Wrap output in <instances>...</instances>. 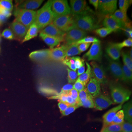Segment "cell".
<instances>
[{
    "instance_id": "6da1fadb",
    "label": "cell",
    "mask_w": 132,
    "mask_h": 132,
    "mask_svg": "<svg viewBox=\"0 0 132 132\" xmlns=\"http://www.w3.org/2000/svg\"><path fill=\"white\" fill-rule=\"evenodd\" d=\"M52 3V1H48L42 8L37 11L35 23L39 30L45 28L54 20V15L51 9Z\"/></svg>"
},
{
    "instance_id": "7a4b0ae2",
    "label": "cell",
    "mask_w": 132,
    "mask_h": 132,
    "mask_svg": "<svg viewBox=\"0 0 132 132\" xmlns=\"http://www.w3.org/2000/svg\"><path fill=\"white\" fill-rule=\"evenodd\" d=\"M109 89L113 102L116 104H123L130 99L131 92L114 82L109 84Z\"/></svg>"
},
{
    "instance_id": "3957f363",
    "label": "cell",
    "mask_w": 132,
    "mask_h": 132,
    "mask_svg": "<svg viewBox=\"0 0 132 132\" xmlns=\"http://www.w3.org/2000/svg\"><path fill=\"white\" fill-rule=\"evenodd\" d=\"M37 11L16 8L14 12L15 20L19 22L27 28L35 22Z\"/></svg>"
},
{
    "instance_id": "277c9868",
    "label": "cell",
    "mask_w": 132,
    "mask_h": 132,
    "mask_svg": "<svg viewBox=\"0 0 132 132\" xmlns=\"http://www.w3.org/2000/svg\"><path fill=\"white\" fill-rule=\"evenodd\" d=\"M74 20L77 28L86 32L96 30L99 28V26L95 24L93 16L85 14L75 16Z\"/></svg>"
},
{
    "instance_id": "5b68a950",
    "label": "cell",
    "mask_w": 132,
    "mask_h": 132,
    "mask_svg": "<svg viewBox=\"0 0 132 132\" xmlns=\"http://www.w3.org/2000/svg\"><path fill=\"white\" fill-rule=\"evenodd\" d=\"M52 23L61 31L65 33L71 29L77 28L74 18L69 14L56 17Z\"/></svg>"
},
{
    "instance_id": "8992f818",
    "label": "cell",
    "mask_w": 132,
    "mask_h": 132,
    "mask_svg": "<svg viewBox=\"0 0 132 132\" xmlns=\"http://www.w3.org/2000/svg\"><path fill=\"white\" fill-rule=\"evenodd\" d=\"M51 9L53 13L54 19L71 14V8L67 0L52 1Z\"/></svg>"
},
{
    "instance_id": "52a82bcc",
    "label": "cell",
    "mask_w": 132,
    "mask_h": 132,
    "mask_svg": "<svg viewBox=\"0 0 132 132\" xmlns=\"http://www.w3.org/2000/svg\"><path fill=\"white\" fill-rule=\"evenodd\" d=\"M87 33L78 28H74L66 33L64 40L66 45L75 44L83 38L86 37Z\"/></svg>"
},
{
    "instance_id": "ba28073f",
    "label": "cell",
    "mask_w": 132,
    "mask_h": 132,
    "mask_svg": "<svg viewBox=\"0 0 132 132\" xmlns=\"http://www.w3.org/2000/svg\"><path fill=\"white\" fill-rule=\"evenodd\" d=\"M102 54L101 43L100 41L99 42L93 43L90 49L83 57L86 58L88 61H100Z\"/></svg>"
},
{
    "instance_id": "9c48e42d",
    "label": "cell",
    "mask_w": 132,
    "mask_h": 132,
    "mask_svg": "<svg viewBox=\"0 0 132 132\" xmlns=\"http://www.w3.org/2000/svg\"><path fill=\"white\" fill-rule=\"evenodd\" d=\"M117 0H100L98 9L102 14L111 15L117 9Z\"/></svg>"
},
{
    "instance_id": "30bf717a",
    "label": "cell",
    "mask_w": 132,
    "mask_h": 132,
    "mask_svg": "<svg viewBox=\"0 0 132 132\" xmlns=\"http://www.w3.org/2000/svg\"><path fill=\"white\" fill-rule=\"evenodd\" d=\"M92 77L96 79L100 84L105 85L107 82L106 75L103 67L99 65L94 61L91 62Z\"/></svg>"
},
{
    "instance_id": "8fae6325",
    "label": "cell",
    "mask_w": 132,
    "mask_h": 132,
    "mask_svg": "<svg viewBox=\"0 0 132 132\" xmlns=\"http://www.w3.org/2000/svg\"><path fill=\"white\" fill-rule=\"evenodd\" d=\"M71 13L74 16H78L85 14L87 3L85 0H71Z\"/></svg>"
},
{
    "instance_id": "7c38bea8",
    "label": "cell",
    "mask_w": 132,
    "mask_h": 132,
    "mask_svg": "<svg viewBox=\"0 0 132 132\" xmlns=\"http://www.w3.org/2000/svg\"><path fill=\"white\" fill-rule=\"evenodd\" d=\"M108 57L109 61V69L113 76L118 79L123 81L122 67L119 62Z\"/></svg>"
},
{
    "instance_id": "4fadbf2b",
    "label": "cell",
    "mask_w": 132,
    "mask_h": 132,
    "mask_svg": "<svg viewBox=\"0 0 132 132\" xmlns=\"http://www.w3.org/2000/svg\"><path fill=\"white\" fill-rule=\"evenodd\" d=\"M94 101L95 108L99 111L107 108L113 103L109 96L101 94L94 98Z\"/></svg>"
},
{
    "instance_id": "5bb4252c",
    "label": "cell",
    "mask_w": 132,
    "mask_h": 132,
    "mask_svg": "<svg viewBox=\"0 0 132 132\" xmlns=\"http://www.w3.org/2000/svg\"><path fill=\"white\" fill-rule=\"evenodd\" d=\"M87 90L88 93L93 98L96 97L101 94V84L94 78H91L87 85Z\"/></svg>"
},
{
    "instance_id": "9a60e30c",
    "label": "cell",
    "mask_w": 132,
    "mask_h": 132,
    "mask_svg": "<svg viewBox=\"0 0 132 132\" xmlns=\"http://www.w3.org/2000/svg\"><path fill=\"white\" fill-rule=\"evenodd\" d=\"M11 30L14 35V37L21 39L26 36L28 29L19 22L14 20L10 26Z\"/></svg>"
},
{
    "instance_id": "2e32d148",
    "label": "cell",
    "mask_w": 132,
    "mask_h": 132,
    "mask_svg": "<svg viewBox=\"0 0 132 132\" xmlns=\"http://www.w3.org/2000/svg\"><path fill=\"white\" fill-rule=\"evenodd\" d=\"M41 32L47 35L59 38L64 41L66 33L57 28L52 23L43 29Z\"/></svg>"
},
{
    "instance_id": "e0dca14e",
    "label": "cell",
    "mask_w": 132,
    "mask_h": 132,
    "mask_svg": "<svg viewBox=\"0 0 132 132\" xmlns=\"http://www.w3.org/2000/svg\"><path fill=\"white\" fill-rule=\"evenodd\" d=\"M50 49H44L34 51L29 54V57L32 60L36 62L45 61L50 59Z\"/></svg>"
},
{
    "instance_id": "ac0fdd59",
    "label": "cell",
    "mask_w": 132,
    "mask_h": 132,
    "mask_svg": "<svg viewBox=\"0 0 132 132\" xmlns=\"http://www.w3.org/2000/svg\"><path fill=\"white\" fill-rule=\"evenodd\" d=\"M103 24L105 27L111 29L113 32L125 28L122 24L119 22L111 15H108L105 18Z\"/></svg>"
},
{
    "instance_id": "d6986e66",
    "label": "cell",
    "mask_w": 132,
    "mask_h": 132,
    "mask_svg": "<svg viewBox=\"0 0 132 132\" xmlns=\"http://www.w3.org/2000/svg\"><path fill=\"white\" fill-rule=\"evenodd\" d=\"M123 104H120L118 106L111 109L103 116V127L102 129L105 128L113 121L117 112L121 109Z\"/></svg>"
},
{
    "instance_id": "ffe728a7",
    "label": "cell",
    "mask_w": 132,
    "mask_h": 132,
    "mask_svg": "<svg viewBox=\"0 0 132 132\" xmlns=\"http://www.w3.org/2000/svg\"><path fill=\"white\" fill-rule=\"evenodd\" d=\"M43 1L42 0H29L26 1L19 4L16 8L33 10L40 6Z\"/></svg>"
},
{
    "instance_id": "44dd1931",
    "label": "cell",
    "mask_w": 132,
    "mask_h": 132,
    "mask_svg": "<svg viewBox=\"0 0 132 132\" xmlns=\"http://www.w3.org/2000/svg\"><path fill=\"white\" fill-rule=\"evenodd\" d=\"M121 50L118 48L115 43H109L106 47V51L110 59L114 61L118 60L120 57Z\"/></svg>"
},
{
    "instance_id": "7402d4cb",
    "label": "cell",
    "mask_w": 132,
    "mask_h": 132,
    "mask_svg": "<svg viewBox=\"0 0 132 132\" xmlns=\"http://www.w3.org/2000/svg\"><path fill=\"white\" fill-rule=\"evenodd\" d=\"M39 36L51 49L59 45L61 42L63 41L60 39L45 34L41 32L40 33Z\"/></svg>"
},
{
    "instance_id": "603a6c76",
    "label": "cell",
    "mask_w": 132,
    "mask_h": 132,
    "mask_svg": "<svg viewBox=\"0 0 132 132\" xmlns=\"http://www.w3.org/2000/svg\"><path fill=\"white\" fill-rule=\"evenodd\" d=\"M65 54L62 47L50 49V59L55 61H63L66 58Z\"/></svg>"
},
{
    "instance_id": "cb8c5ba5",
    "label": "cell",
    "mask_w": 132,
    "mask_h": 132,
    "mask_svg": "<svg viewBox=\"0 0 132 132\" xmlns=\"http://www.w3.org/2000/svg\"><path fill=\"white\" fill-rule=\"evenodd\" d=\"M111 15L119 22L122 24L125 28L129 27V23L127 13L122 12L119 9L116 10L115 12Z\"/></svg>"
},
{
    "instance_id": "d4e9b609",
    "label": "cell",
    "mask_w": 132,
    "mask_h": 132,
    "mask_svg": "<svg viewBox=\"0 0 132 132\" xmlns=\"http://www.w3.org/2000/svg\"><path fill=\"white\" fill-rule=\"evenodd\" d=\"M61 46L65 52L66 57H73L78 55H80L81 53L78 49V45L76 44L64 45Z\"/></svg>"
},
{
    "instance_id": "484cf974",
    "label": "cell",
    "mask_w": 132,
    "mask_h": 132,
    "mask_svg": "<svg viewBox=\"0 0 132 132\" xmlns=\"http://www.w3.org/2000/svg\"><path fill=\"white\" fill-rule=\"evenodd\" d=\"M86 63L87 67L86 71L82 75L79 76L77 79L81 81L86 86L88 82H89L90 79L92 78L93 75L92 67L87 62H86Z\"/></svg>"
},
{
    "instance_id": "4316f807",
    "label": "cell",
    "mask_w": 132,
    "mask_h": 132,
    "mask_svg": "<svg viewBox=\"0 0 132 132\" xmlns=\"http://www.w3.org/2000/svg\"><path fill=\"white\" fill-rule=\"evenodd\" d=\"M39 31V29L38 26L36 25L35 22H34L28 29V31L27 32L26 36H25V38L22 41V42L28 41L37 36Z\"/></svg>"
},
{
    "instance_id": "83f0119b",
    "label": "cell",
    "mask_w": 132,
    "mask_h": 132,
    "mask_svg": "<svg viewBox=\"0 0 132 132\" xmlns=\"http://www.w3.org/2000/svg\"><path fill=\"white\" fill-rule=\"evenodd\" d=\"M123 111L125 114V120L128 122H132V103L130 101L125 104L123 106Z\"/></svg>"
},
{
    "instance_id": "f1b7e54d",
    "label": "cell",
    "mask_w": 132,
    "mask_h": 132,
    "mask_svg": "<svg viewBox=\"0 0 132 132\" xmlns=\"http://www.w3.org/2000/svg\"><path fill=\"white\" fill-rule=\"evenodd\" d=\"M125 114L123 110L118 111L116 114L113 121L111 124L121 125L125 121Z\"/></svg>"
},
{
    "instance_id": "f546056e",
    "label": "cell",
    "mask_w": 132,
    "mask_h": 132,
    "mask_svg": "<svg viewBox=\"0 0 132 132\" xmlns=\"http://www.w3.org/2000/svg\"><path fill=\"white\" fill-rule=\"evenodd\" d=\"M123 72V81L126 82H129L131 81L132 79V71L125 65L122 67Z\"/></svg>"
},
{
    "instance_id": "4dcf8cb0",
    "label": "cell",
    "mask_w": 132,
    "mask_h": 132,
    "mask_svg": "<svg viewBox=\"0 0 132 132\" xmlns=\"http://www.w3.org/2000/svg\"><path fill=\"white\" fill-rule=\"evenodd\" d=\"M75 57H66L63 60V62L65 65L68 66L70 69L76 71L77 69L75 66Z\"/></svg>"
},
{
    "instance_id": "1f68e13d",
    "label": "cell",
    "mask_w": 132,
    "mask_h": 132,
    "mask_svg": "<svg viewBox=\"0 0 132 132\" xmlns=\"http://www.w3.org/2000/svg\"><path fill=\"white\" fill-rule=\"evenodd\" d=\"M78 105L79 107L82 106L85 108H94V103L93 98L90 95L85 102H79Z\"/></svg>"
},
{
    "instance_id": "d6a6232c",
    "label": "cell",
    "mask_w": 132,
    "mask_h": 132,
    "mask_svg": "<svg viewBox=\"0 0 132 132\" xmlns=\"http://www.w3.org/2000/svg\"><path fill=\"white\" fill-rule=\"evenodd\" d=\"M124 65L127 67L130 71H132V59L130 58L129 54L122 52L121 53Z\"/></svg>"
},
{
    "instance_id": "836d02e7",
    "label": "cell",
    "mask_w": 132,
    "mask_h": 132,
    "mask_svg": "<svg viewBox=\"0 0 132 132\" xmlns=\"http://www.w3.org/2000/svg\"><path fill=\"white\" fill-rule=\"evenodd\" d=\"M113 32L112 30L106 27L98 28L95 30V33L102 38H105Z\"/></svg>"
},
{
    "instance_id": "e575fe53",
    "label": "cell",
    "mask_w": 132,
    "mask_h": 132,
    "mask_svg": "<svg viewBox=\"0 0 132 132\" xmlns=\"http://www.w3.org/2000/svg\"><path fill=\"white\" fill-rule=\"evenodd\" d=\"M68 71V80L70 84L74 83L77 80L78 75L76 71H72L69 69H67Z\"/></svg>"
},
{
    "instance_id": "d590c367",
    "label": "cell",
    "mask_w": 132,
    "mask_h": 132,
    "mask_svg": "<svg viewBox=\"0 0 132 132\" xmlns=\"http://www.w3.org/2000/svg\"><path fill=\"white\" fill-rule=\"evenodd\" d=\"M107 132H121L122 127L121 125L110 124L104 128Z\"/></svg>"
},
{
    "instance_id": "8d00e7d4",
    "label": "cell",
    "mask_w": 132,
    "mask_h": 132,
    "mask_svg": "<svg viewBox=\"0 0 132 132\" xmlns=\"http://www.w3.org/2000/svg\"><path fill=\"white\" fill-rule=\"evenodd\" d=\"M100 40L98 39L97 38H95V37H85V38H83L82 39L80 40L79 41L75 43L74 44H76L77 45H79L80 44L83 43H92L99 42Z\"/></svg>"
},
{
    "instance_id": "74e56055",
    "label": "cell",
    "mask_w": 132,
    "mask_h": 132,
    "mask_svg": "<svg viewBox=\"0 0 132 132\" xmlns=\"http://www.w3.org/2000/svg\"><path fill=\"white\" fill-rule=\"evenodd\" d=\"M115 45L120 50L124 47H131L132 46V38H128L120 43H115Z\"/></svg>"
},
{
    "instance_id": "f35d334b",
    "label": "cell",
    "mask_w": 132,
    "mask_h": 132,
    "mask_svg": "<svg viewBox=\"0 0 132 132\" xmlns=\"http://www.w3.org/2000/svg\"><path fill=\"white\" fill-rule=\"evenodd\" d=\"M129 1L127 0H119V6L120 9L122 12L127 13L128 9L129 7Z\"/></svg>"
},
{
    "instance_id": "ab89813d",
    "label": "cell",
    "mask_w": 132,
    "mask_h": 132,
    "mask_svg": "<svg viewBox=\"0 0 132 132\" xmlns=\"http://www.w3.org/2000/svg\"><path fill=\"white\" fill-rule=\"evenodd\" d=\"M90 95L88 93L86 88H85L84 90H81L79 92V102H85L88 97L90 96Z\"/></svg>"
},
{
    "instance_id": "60d3db41",
    "label": "cell",
    "mask_w": 132,
    "mask_h": 132,
    "mask_svg": "<svg viewBox=\"0 0 132 132\" xmlns=\"http://www.w3.org/2000/svg\"><path fill=\"white\" fill-rule=\"evenodd\" d=\"M0 6L5 9L12 12L13 9V5L12 1L2 0L0 1Z\"/></svg>"
},
{
    "instance_id": "b9f144b4",
    "label": "cell",
    "mask_w": 132,
    "mask_h": 132,
    "mask_svg": "<svg viewBox=\"0 0 132 132\" xmlns=\"http://www.w3.org/2000/svg\"><path fill=\"white\" fill-rule=\"evenodd\" d=\"M2 36L4 38L10 40H13L14 38V36L11 29H6L3 31L2 34Z\"/></svg>"
},
{
    "instance_id": "7bdbcfd3",
    "label": "cell",
    "mask_w": 132,
    "mask_h": 132,
    "mask_svg": "<svg viewBox=\"0 0 132 132\" xmlns=\"http://www.w3.org/2000/svg\"><path fill=\"white\" fill-rule=\"evenodd\" d=\"M79 106L78 105L74 106H69L64 112L61 113L64 116H67L72 113L76 109L79 108Z\"/></svg>"
},
{
    "instance_id": "ee69618b",
    "label": "cell",
    "mask_w": 132,
    "mask_h": 132,
    "mask_svg": "<svg viewBox=\"0 0 132 132\" xmlns=\"http://www.w3.org/2000/svg\"><path fill=\"white\" fill-rule=\"evenodd\" d=\"M122 127V132H132V123L130 122H124L121 124Z\"/></svg>"
},
{
    "instance_id": "f6af8a7d",
    "label": "cell",
    "mask_w": 132,
    "mask_h": 132,
    "mask_svg": "<svg viewBox=\"0 0 132 132\" xmlns=\"http://www.w3.org/2000/svg\"><path fill=\"white\" fill-rule=\"evenodd\" d=\"M86 86L81 81L77 79L75 81L74 85H73V88L77 90L78 92H80L81 90H84Z\"/></svg>"
},
{
    "instance_id": "bcb514c9",
    "label": "cell",
    "mask_w": 132,
    "mask_h": 132,
    "mask_svg": "<svg viewBox=\"0 0 132 132\" xmlns=\"http://www.w3.org/2000/svg\"><path fill=\"white\" fill-rule=\"evenodd\" d=\"M68 94L70 95L73 98L78 102V103L79 102V92L77 90L73 88L68 92Z\"/></svg>"
},
{
    "instance_id": "7dc6e473",
    "label": "cell",
    "mask_w": 132,
    "mask_h": 132,
    "mask_svg": "<svg viewBox=\"0 0 132 132\" xmlns=\"http://www.w3.org/2000/svg\"><path fill=\"white\" fill-rule=\"evenodd\" d=\"M85 64L84 60L81 59L80 57H75V66L77 69L79 68Z\"/></svg>"
},
{
    "instance_id": "c3c4849f",
    "label": "cell",
    "mask_w": 132,
    "mask_h": 132,
    "mask_svg": "<svg viewBox=\"0 0 132 132\" xmlns=\"http://www.w3.org/2000/svg\"><path fill=\"white\" fill-rule=\"evenodd\" d=\"M73 88V85L71 84H67L62 87L61 93L65 94H68V92Z\"/></svg>"
},
{
    "instance_id": "681fc988",
    "label": "cell",
    "mask_w": 132,
    "mask_h": 132,
    "mask_svg": "<svg viewBox=\"0 0 132 132\" xmlns=\"http://www.w3.org/2000/svg\"><path fill=\"white\" fill-rule=\"evenodd\" d=\"M91 45V43H83L78 45V49L81 53L86 51Z\"/></svg>"
},
{
    "instance_id": "f907efd6",
    "label": "cell",
    "mask_w": 132,
    "mask_h": 132,
    "mask_svg": "<svg viewBox=\"0 0 132 132\" xmlns=\"http://www.w3.org/2000/svg\"><path fill=\"white\" fill-rule=\"evenodd\" d=\"M0 14L5 15L7 18H8L11 16L12 13L9 10L5 9V8L0 6Z\"/></svg>"
},
{
    "instance_id": "816d5d0a",
    "label": "cell",
    "mask_w": 132,
    "mask_h": 132,
    "mask_svg": "<svg viewBox=\"0 0 132 132\" xmlns=\"http://www.w3.org/2000/svg\"><path fill=\"white\" fill-rule=\"evenodd\" d=\"M66 103H67L70 106H74L76 105H78V102L76 101L73 98L68 94L67 95Z\"/></svg>"
},
{
    "instance_id": "f5cc1de1",
    "label": "cell",
    "mask_w": 132,
    "mask_h": 132,
    "mask_svg": "<svg viewBox=\"0 0 132 132\" xmlns=\"http://www.w3.org/2000/svg\"><path fill=\"white\" fill-rule=\"evenodd\" d=\"M69 106L70 105L67 103H64L61 102H60L58 104V106L61 113L64 112Z\"/></svg>"
},
{
    "instance_id": "db71d44e",
    "label": "cell",
    "mask_w": 132,
    "mask_h": 132,
    "mask_svg": "<svg viewBox=\"0 0 132 132\" xmlns=\"http://www.w3.org/2000/svg\"><path fill=\"white\" fill-rule=\"evenodd\" d=\"M99 0H90L89 1L90 4L94 6L95 10L98 9V7Z\"/></svg>"
},
{
    "instance_id": "11a10c76",
    "label": "cell",
    "mask_w": 132,
    "mask_h": 132,
    "mask_svg": "<svg viewBox=\"0 0 132 132\" xmlns=\"http://www.w3.org/2000/svg\"><path fill=\"white\" fill-rule=\"evenodd\" d=\"M85 72V64L81 66L78 69V72L77 73L78 76H79Z\"/></svg>"
},
{
    "instance_id": "9f6ffc18",
    "label": "cell",
    "mask_w": 132,
    "mask_h": 132,
    "mask_svg": "<svg viewBox=\"0 0 132 132\" xmlns=\"http://www.w3.org/2000/svg\"><path fill=\"white\" fill-rule=\"evenodd\" d=\"M7 18L6 17L5 15L0 14V24L5 21V20H6Z\"/></svg>"
},
{
    "instance_id": "6f0895ef",
    "label": "cell",
    "mask_w": 132,
    "mask_h": 132,
    "mask_svg": "<svg viewBox=\"0 0 132 132\" xmlns=\"http://www.w3.org/2000/svg\"><path fill=\"white\" fill-rule=\"evenodd\" d=\"M132 48H131V50H130V53H129L128 54H129V56H130V58H131V59H132Z\"/></svg>"
},
{
    "instance_id": "680465c9",
    "label": "cell",
    "mask_w": 132,
    "mask_h": 132,
    "mask_svg": "<svg viewBox=\"0 0 132 132\" xmlns=\"http://www.w3.org/2000/svg\"><path fill=\"white\" fill-rule=\"evenodd\" d=\"M101 132H107L106 131L105 129H102L101 130Z\"/></svg>"
},
{
    "instance_id": "91938a15",
    "label": "cell",
    "mask_w": 132,
    "mask_h": 132,
    "mask_svg": "<svg viewBox=\"0 0 132 132\" xmlns=\"http://www.w3.org/2000/svg\"></svg>"
}]
</instances>
